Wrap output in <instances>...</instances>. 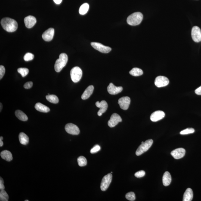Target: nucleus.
I'll return each instance as SVG.
<instances>
[{
    "label": "nucleus",
    "instance_id": "f257e3e1",
    "mask_svg": "<svg viewBox=\"0 0 201 201\" xmlns=\"http://www.w3.org/2000/svg\"><path fill=\"white\" fill-rule=\"evenodd\" d=\"M1 24L5 31L8 32H14L18 29L17 22L10 18H5L1 21Z\"/></svg>",
    "mask_w": 201,
    "mask_h": 201
},
{
    "label": "nucleus",
    "instance_id": "f03ea898",
    "mask_svg": "<svg viewBox=\"0 0 201 201\" xmlns=\"http://www.w3.org/2000/svg\"><path fill=\"white\" fill-rule=\"evenodd\" d=\"M143 19V14L141 12H136L133 13L128 16L127 19V22L130 26H137L141 23Z\"/></svg>",
    "mask_w": 201,
    "mask_h": 201
},
{
    "label": "nucleus",
    "instance_id": "7ed1b4c3",
    "mask_svg": "<svg viewBox=\"0 0 201 201\" xmlns=\"http://www.w3.org/2000/svg\"><path fill=\"white\" fill-rule=\"evenodd\" d=\"M68 57L67 54L62 53L60 54L59 59L56 61L54 65V69L56 72H59L62 70L66 65L67 62Z\"/></svg>",
    "mask_w": 201,
    "mask_h": 201
},
{
    "label": "nucleus",
    "instance_id": "20e7f679",
    "mask_svg": "<svg viewBox=\"0 0 201 201\" xmlns=\"http://www.w3.org/2000/svg\"><path fill=\"white\" fill-rule=\"evenodd\" d=\"M153 143V140L149 139L146 140L143 144L140 145L136 151V154L137 156H140L147 151L152 146Z\"/></svg>",
    "mask_w": 201,
    "mask_h": 201
},
{
    "label": "nucleus",
    "instance_id": "39448f33",
    "mask_svg": "<svg viewBox=\"0 0 201 201\" xmlns=\"http://www.w3.org/2000/svg\"><path fill=\"white\" fill-rule=\"evenodd\" d=\"M71 79L73 82L77 83L80 80L82 76V71L79 67H75L70 72Z\"/></svg>",
    "mask_w": 201,
    "mask_h": 201
},
{
    "label": "nucleus",
    "instance_id": "423d86ee",
    "mask_svg": "<svg viewBox=\"0 0 201 201\" xmlns=\"http://www.w3.org/2000/svg\"><path fill=\"white\" fill-rule=\"evenodd\" d=\"M112 180L111 173L108 174L104 176L102 180L100 188L102 191H105L108 188Z\"/></svg>",
    "mask_w": 201,
    "mask_h": 201
},
{
    "label": "nucleus",
    "instance_id": "0eeeda50",
    "mask_svg": "<svg viewBox=\"0 0 201 201\" xmlns=\"http://www.w3.org/2000/svg\"><path fill=\"white\" fill-rule=\"evenodd\" d=\"M91 44L93 48L104 54H107L112 50V48L110 47L106 46L100 43L92 42Z\"/></svg>",
    "mask_w": 201,
    "mask_h": 201
},
{
    "label": "nucleus",
    "instance_id": "6e6552de",
    "mask_svg": "<svg viewBox=\"0 0 201 201\" xmlns=\"http://www.w3.org/2000/svg\"><path fill=\"white\" fill-rule=\"evenodd\" d=\"M65 130L66 132L72 135H78L80 133V130L78 127L72 123L66 124L65 126Z\"/></svg>",
    "mask_w": 201,
    "mask_h": 201
},
{
    "label": "nucleus",
    "instance_id": "1a4fd4ad",
    "mask_svg": "<svg viewBox=\"0 0 201 201\" xmlns=\"http://www.w3.org/2000/svg\"><path fill=\"white\" fill-rule=\"evenodd\" d=\"M169 84V80L167 78L164 76H158L156 78L155 81V85L158 88L164 87Z\"/></svg>",
    "mask_w": 201,
    "mask_h": 201
},
{
    "label": "nucleus",
    "instance_id": "9d476101",
    "mask_svg": "<svg viewBox=\"0 0 201 201\" xmlns=\"http://www.w3.org/2000/svg\"><path fill=\"white\" fill-rule=\"evenodd\" d=\"M191 34L192 39L194 42L199 43L201 41V30L199 27L194 26L192 29Z\"/></svg>",
    "mask_w": 201,
    "mask_h": 201
},
{
    "label": "nucleus",
    "instance_id": "9b49d317",
    "mask_svg": "<svg viewBox=\"0 0 201 201\" xmlns=\"http://www.w3.org/2000/svg\"><path fill=\"white\" fill-rule=\"evenodd\" d=\"M122 122V118L117 113H114L111 117L110 120L108 123V125L110 128H113L116 126L119 122Z\"/></svg>",
    "mask_w": 201,
    "mask_h": 201
},
{
    "label": "nucleus",
    "instance_id": "f8f14e48",
    "mask_svg": "<svg viewBox=\"0 0 201 201\" xmlns=\"http://www.w3.org/2000/svg\"><path fill=\"white\" fill-rule=\"evenodd\" d=\"M131 99L128 97H124L121 98L118 100V104L120 108L123 110H127L129 107L131 103Z\"/></svg>",
    "mask_w": 201,
    "mask_h": 201
},
{
    "label": "nucleus",
    "instance_id": "ddd939ff",
    "mask_svg": "<svg viewBox=\"0 0 201 201\" xmlns=\"http://www.w3.org/2000/svg\"><path fill=\"white\" fill-rule=\"evenodd\" d=\"M95 105L97 107L100 109L98 112V115L99 116H101L107 110L108 104L105 100H102L100 102L97 101Z\"/></svg>",
    "mask_w": 201,
    "mask_h": 201
},
{
    "label": "nucleus",
    "instance_id": "4468645a",
    "mask_svg": "<svg viewBox=\"0 0 201 201\" xmlns=\"http://www.w3.org/2000/svg\"><path fill=\"white\" fill-rule=\"evenodd\" d=\"M186 150L183 148L175 149L171 152V154L174 158L178 159L183 158L185 155Z\"/></svg>",
    "mask_w": 201,
    "mask_h": 201
},
{
    "label": "nucleus",
    "instance_id": "2eb2a0df",
    "mask_svg": "<svg viewBox=\"0 0 201 201\" xmlns=\"http://www.w3.org/2000/svg\"><path fill=\"white\" fill-rule=\"evenodd\" d=\"M165 116L164 112L162 111H157L152 114L150 117V119L152 122H156L163 119Z\"/></svg>",
    "mask_w": 201,
    "mask_h": 201
},
{
    "label": "nucleus",
    "instance_id": "dca6fc26",
    "mask_svg": "<svg viewBox=\"0 0 201 201\" xmlns=\"http://www.w3.org/2000/svg\"><path fill=\"white\" fill-rule=\"evenodd\" d=\"M54 29L53 28H50L43 33L42 38L46 41H51L54 38Z\"/></svg>",
    "mask_w": 201,
    "mask_h": 201
},
{
    "label": "nucleus",
    "instance_id": "f3484780",
    "mask_svg": "<svg viewBox=\"0 0 201 201\" xmlns=\"http://www.w3.org/2000/svg\"><path fill=\"white\" fill-rule=\"evenodd\" d=\"M123 87H116L112 83L109 84L107 87V91L109 94L111 95H116L120 93L122 91Z\"/></svg>",
    "mask_w": 201,
    "mask_h": 201
},
{
    "label": "nucleus",
    "instance_id": "a211bd4d",
    "mask_svg": "<svg viewBox=\"0 0 201 201\" xmlns=\"http://www.w3.org/2000/svg\"><path fill=\"white\" fill-rule=\"evenodd\" d=\"M24 21L26 27L30 29L34 26L36 23L37 20L35 17L30 15L25 18Z\"/></svg>",
    "mask_w": 201,
    "mask_h": 201
},
{
    "label": "nucleus",
    "instance_id": "6ab92c4d",
    "mask_svg": "<svg viewBox=\"0 0 201 201\" xmlns=\"http://www.w3.org/2000/svg\"><path fill=\"white\" fill-rule=\"evenodd\" d=\"M94 90V87L93 85L89 86L84 91L83 94L81 96V98L83 100L88 99L92 94Z\"/></svg>",
    "mask_w": 201,
    "mask_h": 201
},
{
    "label": "nucleus",
    "instance_id": "aec40b11",
    "mask_svg": "<svg viewBox=\"0 0 201 201\" xmlns=\"http://www.w3.org/2000/svg\"><path fill=\"white\" fill-rule=\"evenodd\" d=\"M193 197V190L190 188H188L185 192L183 196V201H191Z\"/></svg>",
    "mask_w": 201,
    "mask_h": 201
},
{
    "label": "nucleus",
    "instance_id": "412c9836",
    "mask_svg": "<svg viewBox=\"0 0 201 201\" xmlns=\"http://www.w3.org/2000/svg\"><path fill=\"white\" fill-rule=\"evenodd\" d=\"M171 177L170 174L168 171H166L164 174L163 178H162V182L163 184L165 186H169L171 184Z\"/></svg>",
    "mask_w": 201,
    "mask_h": 201
},
{
    "label": "nucleus",
    "instance_id": "4be33fe9",
    "mask_svg": "<svg viewBox=\"0 0 201 201\" xmlns=\"http://www.w3.org/2000/svg\"><path fill=\"white\" fill-rule=\"evenodd\" d=\"M1 156L3 159L7 161H11L13 159L12 154L8 150H4L1 152Z\"/></svg>",
    "mask_w": 201,
    "mask_h": 201
},
{
    "label": "nucleus",
    "instance_id": "5701e85b",
    "mask_svg": "<svg viewBox=\"0 0 201 201\" xmlns=\"http://www.w3.org/2000/svg\"><path fill=\"white\" fill-rule=\"evenodd\" d=\"M35 108L37 110L42 113H48L50 111V109L48 107L40 103L35 104Z\"/></svg>",
    "mask_w": 201,
    "mask_h": 201
},
{
    "label": "nucleus",
    "instance_id": "b1692460",
    "mask_svg": "<svg viewBox=\"0 0 201 201\" xmlns=\"http://www.w3.org/2000/svg\"><path fill=\"white\" fill-rule=\"evenodd\" d=\"M19 139L20 143L22 145H26L29 143V137L24 133H20L19 135Z\"/></svg>",
    "mask_w": 201,
    "mask_h": 201
},
{
    "label": "nucleus",
    "instance_id": "393cba45",
    "mask_svg": "<svg viewBox=\"0 0 201 201\" xmlns=\"http://www.w3.org/2000/svg\"><path fill=\"white\" fill-rule=\"evenodd\" d=\"M15 115L20 120L26 121L28 120V118L27 116L21 110H16L15 112Z\"/></svg>",
    "mask_w": 201,
    "mask_h": 201
},
{
    "label": "nucleus",
    "instance_id": "a878e982",
    "mask_svg": "<svg viewBox=\"0 0 201 201\" xmlns=\"http://www.w3.org/2000/svg\"><path fill=\"white\" fill-rule=\"evenodd\" d=\"M130 74L134 76H141L143 74V71L142 69L138 68H134L130 71Z\"/></svg>",
    "mask_w": 201,
    "mask_h": 201
},
{
    "label": "nucleus",
    "instance_id": "bb28decb",
    "mask_svg": "<svg viewBox=\"0 0 201 201\" xmlns=\"http://www.w3.org/2000/svg\"><path fill=\"white\" fill-rule=\"evenodd\" d=\"M46 98L49 102L54 104H57L59 103L58 98L54 95H49L46 96Z\"/></svg>",
    "mask_w": 201,
    "mask_h": 201
},
{
    "label": "nucleus",
    "instance_id": "cd10ccee",
    "mask_svg": "<svg viewBox=\"0 0 201 201\" xmlns=\"http://www.w3.org/2000/svg\"><path fill=\"white\" fill-rule=\"evenodd\" d=\"M89 9V5L88 4L85 3L82 4L79 8V14L82 15H84L88 12Z\"/></svg>",
    "mask_w": 201,
    "mask_h": 201
},
{
    "label": "nucleus",
    "instance_id": "c85d7f7f",
    "mask_svg": "<svg viewBox=\"0 0 201 201\" xmlns=\"http://www.w3.org/2000/svg\"><path fill=\"white\" fill-rule=\"evenodd\" d=\"M78 165L80 167H82L86 166L87 164L86 158L83 156H80L77 159Z\"/></svg>",
    "mask_w": 201,
    "mask_h": 201
},
{
    "label": "nucleus",
    "instance_id": "c756f323",
    "mask_svg": "<svg viewBox=\"0 0 201 201\" xmlns=\"http://www.w3.org/2000/svg\"><path fill=\"white\" fill-rule=\"evenodd\" d=\"M9 196L8 194L5 191L1 190L0 192V201H8Z\"/></svg>",
    "mask_w": 201,
    "mask_h": 201
},
{
    "label": "nucleus",
    "instance_id": "7c9ffc66",
    "mask_svg": "<svg viewBox=\"0 0 201 201\" xmlns=\"http://www.w3.org/2000/svg\"><path fill=\"white\" fill-rule=\"evenodd\" d=\"M17 71L23 77L26 76L29 73V69L26 68H19L18 69Z\"/></svg>",
    "mask_w": 201,
    "mask_h": 201
},
{
    "label": "nucleus",
    "instance_id": "2f4dec72",
    "mask_svg": "<svg viewBox=\"0 0 201 201\" xmlns=\"http://www.w3.org/2000/svg\"><path fill=\"white\" fill-rule=\"evenodd\" d=\"M195 130L192 128H189L183 130L180 132V134L181 135H186V134H193L194 133Z\"/></svg>",
    "mask_w": 201,
    "mask_h": 201
},
{
    "label": "nucleus",
    "instance_id": "473e14b6",
    "mask_svg": "<svg viewBox=\"0 0 201 201\" xmlns=\"http://www.w3.org/2000/svg\"><path fill=\"white\" fill-rule=\"evenodd\" d=\"M125 198L128 200L131 201L135 200L136 196L135 194L133 192H130L126 194L125 195Z\"/></svg>",
    "mask_w": 201,
    "mask_h": 201
},
{
    "label": "nucleus",
    "instance_id": "72a5a7b5",
    "mask_svg": "<svg viewBox=\"0 0 201 201\" xmlns=\"http://www.w3.org/2000/svg\"><path fill=\"white\" fill-rule=\"evenodd\" d=\"M34 56L30 53H27L25 54L23 57V59L26 61H31L33 59Z\"/></svg>",
    "mask_w": 201,
    "mask_h": 201
},
{
    "label": "nucleus",
    "instance_id": "f704fd0d",
    "mask_svg": "<svg viewBox=\"0 0 201 201\" xmlns=\"http://www.w3.org/2000/svg\"><path fill=\"white\" fill-rule=\"evenodd\" d=\"M100 146L98 145H96L94 146V147L92 148L90 150V153L92 154L97 153L99 151H100Z\"/></svg>",
    "mask_w": 201,
    "mask_h": 201
},
{
    "label": "nucleus",
    "instance_id": "c9c22d12",
    "mask_svg": "<svg viewBox=\"0 0 201 201\" xmlns=\"http://www.w3.org/2000/svg\"><path fill=\"white\" fill-rule=\"evenodd\" d=\"M145 175V172L143 170L140 171L135 173L134 174V176L137 178H141L144 176Z\"/></svg>",
    "mask_w": 201,
    "mask_h": 201
},
{
    "label": "nucleus",
    "instance_id": "e433bc0d",
    "mask_svg": "<svg viewBox=\"0 0 201 201\" xmlns=\"http://www.w3.org/2000/svg\"><path fill=\"white\" fill-rule=\"evenodd\" d=\"M5 67L1 65L0 66V79H2L5 75Z\"/></svg>",
    "mask_w": 201,
    "mask_h": 201
},
{
    "label": "nucleus",
    "instance_id": "4c0bfd02",
    "mask_svg": "<svg viewBox=\"0 0 201 201\" xmlns=\"http://www.w3.org/2000/svg\"><path fill=\"white\" fill-rule=\"evenodd\" d=\"M33 85V83L32 82H26L23 85V87L25 88L26 89H30L32 86Z\"/></svg>",
    "mask_w": 201,
    "mask_h": 201
},
{
    "label": "nucleus",
    "instance_id": "58836bf2",
    "mask_svg": "<svg viewBox=\"0 0 201 201\" xmlns=\"http://www.w3.org/2000/svg\"><path fill=\"white\" fill-rule=\"evenodd\" d=\"M5 189V186H4V181L3 179L1 177L0 179V190H4Z\"/></svg>",
    "mask_w": 201,
    "mask_h": 201
},
{
    "label": "nucleus",
    "instance_id": "ea45409f",
    "mask_svg": "<svg viewBox=\"0 0 201 201\" xmlns=\"http://www.w3.org/2000/svg\"><path fill=\"white\" fill-rule=\"evenodd\" d=\"M195 92L197 95H201V86L195 90Z\"/></svg>",
    "mask_w": 201,
    "mask_h": 201
},
{
    "label": "nucleus",
    "instance_id": "a19ab883",
    "mask_svg": "<svg viewBox=\"0 0 201 201\" xmlns=\"http://www.w3.org/2000/svg\"><path fill=\"white\" fill-rule=\"evenodd\" d=\"M3 139V137L1 136V137H0V146H1V147H2L4 145L3 142L2 141Z\"/></svg>",
    "mask_w": 201,
    "mask_h": 201
},
{
    "label": "nucleus",
    "instance_id": "79ce46f5",
    "mask_svg": "<svg viewBox=\"0 0 201 201\" xmlns=\"http://www.w3.org/2000/svg\"><path fill=\"white\" fill-rule=\"evenodd\" d=\"M62 0H54V2L57 4H60L62 2Z\"/></svg>",
    "mask_w": 201,
    "mask_h": 201
},
{
    "label": "nucleus",
    "instance_id": "37998d69",
    "mask_svg": "<svg viewBox=\"0 0 201 201\" xmlns=\"http://www.w3.org/2000/svg\"><path fill=\"white\" fill-rule=\"evenodd\" d=\"M2 103H1V109H0V110H1H1H2Z\"/></svg>",
    "mask_w": 201,
    "mask_h": 201
},
{
    "label": "nucleus",
    "instance_id": "c03bdc74",
    "mask_svg": "<svg viewBox=\"0 0 201 201\" xmlns=\"http://www.w3.org/2000/svg\"><path fill=\"white\" fill-rule=\"evenodd\" d=\"M144 142H142L141 143V144H143V143H144Z\"/></svg>",
    "mask_w": 201,
    "mask_h": 201
},
{
    "label": "nucleus",
    "instance_id": "a18cd8bd",
    "mask_svg": "<svg viewBox=\"0 0 201 201\" xmlns=\"http://www.w3.org/2000/svg\"><path fill=\"white\" fill-rule=\"evenodd\" d=\"M25 201H29V200H25Z\"/></svg>",
    "mask_w": 201,
    "mask_h": 201
},
{
    "label": "nucleus",
    "instance_id": "49530a36",
    "mask_svg": "<svg viewBox=\"0 0 201 201\" xmlns=\"http://www.w3.org/2000/svg\"><path fill=\"white\" fill-rule=\"evenodd\" d=\"M111 173H113V172H111Z\"/></svg>",
    "mask_w": 201,
    "mask_h": 201
},
{
    "label": "nucleus",
    "instance_id": "de8ad7c7",
    "mask_svg": "<svg viewBox=\"0 0 201 201\" xmlns=\"http://www.w3.org/2000/svg\"></svg>",
    "mask_w": 201,
    "mask_h": 201
}]
</instances>
